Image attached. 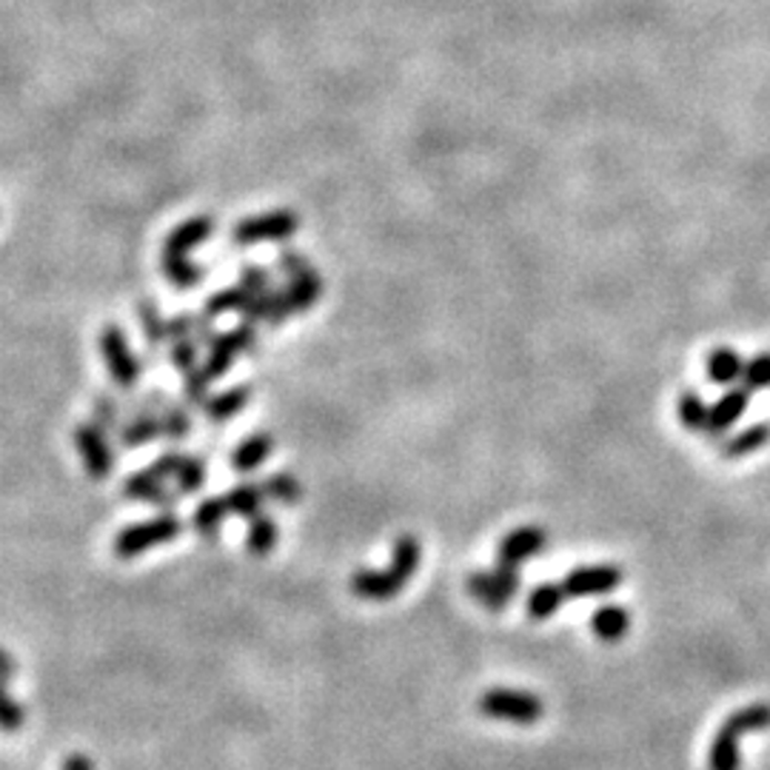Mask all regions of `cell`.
Here are the masks:
<instances>
[{
	"mask_svg": "<svg viewBox=\"0 0 770 770\" xmlns=\"http://www.w3.org/2000/svg\"><path fill=\"white\" fill-rule=\"evenodd\" d=\"M417 566H420V540L406 533L394 542V553H391V566L386 571H374V568H362L351 577V593L369 602H386L394 599L402 588L409 586L414 577Z\"/></svg>",
	"mask_w": 770,
	"mask_h": 770,
	"instance_id": "cell-1",
	"label": "cell"
},
{
	"mask_svg": "<svg viewBox=\"0 0 770 770\" xmlns=\"http://www.w3.org/2000/svg\"><path fill=\"white\" fill-rule=\"evenodd\" d=\"M770 728V704L757 702L748 708H739L737 713L724 719V724L717 731L711 742V757L708 768L711 770H739V739L744 733H757Z\"/></svg>",
	"mask_w": 770,
	"mask_h": 770,
	"instance_id": "cell-2",
	"label": "cell"
},
{
	"mask_svg": "<svg viewBox=\"0 0 770 770\" xmlns=\"http://www.w3.org/2000/svg\"><path fill=\"white\" fill-rule=\"evenodd\" d=\"M480 713L488 719L513 724H533L546 717V704L540 697L528 691H513V688H491L482 693Z\"/></svg>",
	"mask_w": 770,
	"mask_h": 770,
	"instance_id": "cell-3",
	"label": "cell"
},
{
	"mask_svg": "<svg viewBox=\"0 0 770 770\" xmlns=\"http://www.w3.org/2000/svg\"><path fill=\"white\" fill-rule=\"evenodd\" d=\"M180 531H183V522L178 517H171V513H163V517H154V520L123 528L114 537V553H118L120 560H134V557L146 553L149 548L178 540Z\"/></svg>",
	"mask_w": 770,
	"mask_h": 770,
	"instance_id": "cell-4",
	"label": "cell"
},
{
	"mask_svg": "<svg viewBox=\"0 0 770 770\" xmlns=\"http://www.w3.org/2000/svg\"><path fill=\"white\" fill-rule=\"evenodd\" d=\"M300 229V218L289 209L266 211V214H254L249 220H240L231 231V243L234 246H251V243H277V240L291 238L294 231Z\"/></svg>",
	"mask_w": 770,
	"mask_h": 770,
	"instance_id": "cell-5",
	"label": "cell"
},
{
	"mask_svg": "<svg viewBox=\"0 0 770 770\" xmlns=\"http://www.w3.org/2000/svg\"><path fill=\"white\" fill-rule=\"evenodd\" d=\"M100 354L106 360V371L112 374V380L118 382L120 389H134L143 374V366H140L138 354L129 349L126 342L123 329L118 326H106L103 334H100Z\"/></svg>",
	"mask_w": 770,
	"mask_h": 770,
	"instance_id": "cell-6",
	"label": "cell"
},
{
	"mask_svg": "<svg viewBox=\"0 0 770 770\" xmlns=\"http://www.w3.org/2000/svg\"><path fill=\"white\" fill-rule=\"evenodd\" d=\"M568 599L606 597L622 586V568L619 566H580L560 582Z\"/></svg>",
	"mask_w": 770,
	"mask_h": 770,
	"instance_id": "cell-7",
	"label": "cell"
},
{
	"mask_svg": "<svg viewBox=\"0 0 770 770\" xmlns=\"http://www.w3.org/2000/svg\"><path fill=\"white\" fill-rule=\"evenodd\" d=\"M74 446H78V454L83 460L86 471L94 477V480H103L106 474H112L114 468V451L112 442L106 440V431H100L94 422L89 426L74 428Z\"/></svg>",
	"mask_w": 770,
	"mask_h": 770,
	"instance_id": "cell-8",
	"label": "cell"
},
{
	"mask_svg": "<svg viewBox=\"0 0 770 770\" xmlns=\"http://www.w3.org/2000/svg\"><path fill=\"white\" fill-rule=\"evenodd\" d=\"M254 326L243 323L238 326L234 331H229V334L223 337H214V340L209 342V360H206L203 371L214 380V377H223L226 371L231 369V362H234V357L243 354V351H254Z\"/></svg>",
	"mask_w": 770,
	"mask_h": 770,
	"instance_id": "cell-9",
	"label": "cell"
},
{
	"mask_svg": "<svg viewBox=\"0 0 770 770\" xmlns=\"http://www.w3.org/2000/svg\"><path fill=\"white\" fill-rule=\"evenodd\" d=\"M546 546H548L546 528H540V526L513 528L511 533H506V537H502L500 548H497V562H500V566L520 568L522 562H528L531 557H537V553L546 551Z\"/></svg>",
	"mask_w": 770,
	"mask_h": 770,
	"instance_id": "cell-10",
	"label": "cell"
},
{
	"mask_svg": "<svg viewBox=\"0 0 770 770\" xmlns=\"http://www.w3.org/2000/svg\"><path fill=\"white\" fill-rule=\"evenodd\" d=\"M751 406V391L739 386V389L724 391V397H719L711 406V422H708V437H722L728 434V428L737 426L742 420V414Z\"/></svg>",
	"mask_w": 770,
	"mask_h": 770,
	"instance_id": "cell-11",
	"label": "cell"
},
{
	"mask_svg": "<svg viewBox=\"0 0 770 770\" xmlns=\"http://www.w3.org/2000/svg\"><path fill=\"white\" fill-rule=\"evenodd\" d=\"M211 231H214V220L211 218L186 220L178 229H171V234L163 243V254L189 257L191 249H198L200 243H206V240L211 238Z\"/></svg>",
	"mask_w": 770,
	"mask_h": 770,
	"instance_id": "cell-12",
	"label": "cell"
},
{
	"mask_svg": "<svg viewBox=\"0 0 770 770\" xmlns=\"http://www.w3.org/2000/svg\"><path fill=\"white\" fill-rule=\"evenodd\" d=\"M466 586L468 593L488 611H506V606L511 602V593L506 591V586H502L494 571H474L468 577Z\"/></svg>",
	"mask_w": 770,
	"mask_h": 770,
	"instance_id": "cell-13",
	"label": "cell"
},
{
	"mask_svg": "<svg viewBox=\"0 0 770 770\" xmlns=\"http://www.w3.org/2000/svg\"><path fill=\"white\" fill-rule=\"evenodd\" d=\"M123 494L129 497V500H140V502H152V506H163L169 508L171 502H174V497H178V491H169V488L163 486V480H158V477L146 468V471H140V474L129 477L123 486Z\"/></svg>",
	"mask_w": 770,
	"mask_h": 770,
	"instance_id": "cell-14",
	"label": "cell"
},
{
	"mask_svg": "<svg viewBox=\"0 0 770 770\" xmlns=\"http://www.w3.org/2000/svg\"><path fill=\"white\" fill-rule=\"evenodd\" d=\"M286 300H289L291 311L294 314H300V311H309L311 306L320 300V294H323V277L317 274V269L303 271V274L291 277L289 286L283 289Z\"/></svg>",
	"mask_w": 770,
	"mask_h": 770,
	"instance_id": "cell-15",
	"label": "cell"
},
{
	"mask_svg": "<svg viewBox=\"0 0 770 770\" xmlns=\"http://www.w3.org/2000/svg\"><path fill=\"white\" fill-rule=\"evenodd\" d=\"M271 451H274V437L269 431H257V434H251L249 440H243L234 448L231 466H234V471L246 474V471H254L257 466H263Z\"/></svg>",
	"mask_w": 770,
	"mask_h": 770,
	"instance_id": "cell-16",
	"label": "cell"
},
{
	"mask_svg": "<svg viewBox=\"0 0 770 770\" xmlns=\"http://www.w3.org/2000/svg\"><path fill=\"white\" fill-rule=\"evenodd\" d=\"M158 437H163V431H160V414H152V411L143 409L118 428V440L123 448L146 446V442L158 440Z\"/></svg>",
	"mask_w": 770,
	"mask_h": 770,
	"instance_id": "cell-17",
	"label": "cell"
},
{
	"mask_svg": "<svg viewBox=\"0 0 770 770\" xmlns=\"http://www.w3.org/2000/svg\"><path fill=\"white\" fill-rule=\"evenodd\" d=\"M591 628L602 642L613 646V642H619V639L631 631V617H628V611L622 606H602L593 611Z\"/></svg>",
	"mask_w": 770,
	"mask_h": 770,
	"instance_id": "cell-18",
	"label": "cell"
},
{
	"mask_svg": "<svg viewBox=\"0 0 770 770\" xmlns=\"http://www.w3.org/2000/svg\"><path fill=\"white\" fill-rule=\"evenodd\" d=\"M770 442V422H757V426H748L739 434L728 437L722 442V457L724 460H739V457H748L759 448H764Z\"/></svg>",
	"mask_w": 770,
	"mask_h": 770,
	"instance_id": "cell-19",
	"label": "cell"
},
{
	"mask_svg": "<svg viewBox=\"0 0 770 770\" xmlns=\"http://www.w3.org/2000/svg\"><path fill=\"white\" fill-rule=\"evenodd\" d=\"M744 360L733 349H713L708 354V377H711L717 386H733L737 380H742Z\"/></svg>",
	"mask_w": 770,
	"mask_h": 770,
	"instance_id": "cell-20",
	"label": "cell"
},
{
	"mask_svg": "<svg viewBox=\"0 0 770 770\" xmlns=\"http://www.w3.org/2000/svg\"><path fill=\"white\" fill-rule=\"evenodd\" d=\"M249 400H251L249 386H238V389L223 391V394L206 400L203 402L206 417H209L211 422H226V420H231V417H234V414H240V411H243V406Z\"/></svg>",
	"mask_w": 770,
	"mask_h": 770,
	"instance_id": "cell-21",
	"label": "cell"
},
{
	"mask_svg": "<svg viewBox=\"0 0 770 770\" xmlns=\"http://www.w3.org/2000/svg\"><path fill=\"white\" fill-rule=\"evenodd\" d=\"M566 591L557 582H546V586H537L531 593H528V613L537 622H546L551 619L553 613L560 611V606L566 602Z\"/></svg>",
	"mask_w": 770,
	"mask_h": 770,
	"instance_id": "cell-22",
	"label": "cell"
},
{
	"mask_svg": "<svg viewBox=\"0 0 770 770\" xmlns=\"http://www.w3.org/2000/svg\"><path fill=\"white\" fill-rule=\"evenodd\" d=\"M277 537L280 533H277L274 520L266 517V513H257V517H251L249 533H246V551L251 557H269L277 546Z\"/></svg>",
	"mask_w": 770,
	"mask_h": 770,
	"instance_id": "cell-23",
	"label": "cell"
},
{
	"mask_svg": "<svg viewBox=\"0 0 770 770\" xmlns=\"http://www.w3.org/2000/svg\"><path fill=\"white\" fill-rule=\"evenodd\" d=\"M223 500H226V508H229V513H238V517H246V520H251V517H257V513H260V508H263L266 494H263V486L243 482V486L231 488Z\"/></svg>",
	"mask_w": 770,
	"mask_h": 770,
	"instance_id": "cell-24",
	"label": "cell"
},
{
	"mask_svg": "<svg viewBox=\"0 0 770 770\" xmlns=\"http://www.w3.org/2000/svg\"><path fill=\"white\" fill-rule=\"evenodd\" d=\"M160 269H163L166 280L171 286H180V289H189V286H198L203 280L206 269L198 263H191L189 257L178 254H163L160 257Z\"/></svg>",
	"mask_w": 770,
	"mask_h": 770,
	"instance_id": "cell-25",
	"label": "cell"
},
{
	"mask_svg": "<svg viewBox=\"0 0 770 770\" xmlns=\"http://www.w3.org/2000/svg\"><path fill=\"white\" fill-rule=\"evenodd\" d=\"M679 420L691 431H704L708 434V422H711V406L697 394V391H684L677 402Z\"/></svg>",
	"mask_w": 770,
	"mask_h": 770,
	"instance_id": "cell-26",
	"label": "cell"
},
{
	"mask_svg": "<svg viewBox=\"0 0 770 770\" xmlns=\"http://www.w3.org/2000/svg\"><path fill=\"white\" fill-rule=\"evenodd\" d=\"M229 517V508H226L223 497H214V500H206L200 502L198 511H194V531L200 533V537H214V533L220 531V526H223V520Z\"/></svg>",
	"mask_w": 770,
	"mask_h": 770,
	"instance_id": "cell-27",
	"label": "cell"
},
{
	"mask_svg": "<svg viewBox=\"0 0 770 770\" xmlns=\"http://www.w3.org/2000/svg\"><path fill=\"white\" fill-rule=\"evenodd\" d=\"M203 482H206V462L200 460V457H183L178 474H174V491H178V497L194 494V491L203 488Z\"/></svg>",
	"mask_w": 770,
	"mask_h": 770,
	"instance_id": "cell-28",
	"label": "cell"
},
{
	"mask_svg": "<svg viewBox=\"0 0 770 770\" xmlns=\"http://www.w3.org/2000/svg\"><path fill=\"white\" fill-rule=\"evenodd\" d=\"M263 494L280 506H294L303 497V486L291 474H274L263 482Z\"/></svg>",
	"mask_w": 770,
	"mask_h": 770,
	"instance_id": "cell-29",
	"label": "cell"
},
{
	"mask_svg": "<svg viewBox=\"0 0 770 770\" xmlns=\"http://www.w3.org/2000/svg\"><path fill=\"white\" fill-rule=\"evenodd\" d=\"M249 291L246 289H229V291H218V294L211 297L209 303H206V317H218L226 314V311H243V306L249 303Z\"/></svg>",
	"mask_w": 770,
	"mask_h": 770,
	"instance_id": "cell-30",
	"label": "cell"
},
{
	"mask_svg": "<svg viewBox=\"0 0 770 770\" xmlns=\"http://www.w3.org/2000/svg\"><path fill=\"white\" fill-rule=\"evenodd\" d=\"M742 380H744V389L751 391H762L770 389V354L764 351V354H757L753 360L744 362V371H742Z\"/></svg>",
	"mask_w": 770,
	"mask_h": 770,
	"instance_id": "cell-31",
	"label": "cell"
},
{
	"mask_svg": "<svg viewBox=\"0 0 770 770\" xmlns=\"http://www.w3.org/2000/svg\"><path fill=\"white\" fill-rule=\"evenodd\" d=\"M140 323H143V331L152 346H163L169 340V329H166V320L160 317L158 306L140 303Z\"/></svg>",
	"mask_w": 770,
	"mask_h": 770,
	"instance_id": "cell-32",
	"label": "cell"
},
{
	"mask_svg": "<svg viewBox=\"0 0 770 770\" xmlns=\"http://www.w3.org/2000/svg\"><path fill=\"white\" fill-rule=\"evenodd\" d=\"M171 366L183 374L198 369V342H191V337L171 342Z\"/></svg>",
	"mask_w": 770,
	"mask_h": 770,
	"instance_id": "cell-33",
	"label": "cell"
},
{
	"mask_svg": "<svg viewBox=\"0 0 770 770\" xmlns=\"http://www.w3.org/2000/svg\"><path fill=\"white\" fill-rule=\"evenodd\" d=\"M23 719H27V713H23L20 702H14V699L0 688V728L7 733H18L20 728H23Z\"/></svg>",
	"mask_w": 770,
	"mask_h": 770,
	"instance_id": "cell-34",
	"label": "cell"
},
{
	"mask_svg": "<svg viewBox=\"0 0 770 770\" xmlns=\"http://www.w3.org/2000/svg\"><path fill=\"white\" fill-rule=\"evenodd\" d=\"M189 414H186L183 409L160 411V431H163V437H169V440H183V437L189 434Z\"/></svg>",
	"mask_w": 770,
	"mask_h": 770,
	"instance_id": "cell-35",
	"label": "cell"
},
{
	"mask_svg": "<svg viewBox=\"0 0 770 770\" xmlns=\"http://www.w3.org/2000/svg\"><path fill=\"white\" fill-rule=\"evenodd\" d=\"M209 382L211 377L206 374L203 369H194L186 374V400L191 402V406H203L206 400H209Z\"/></svg>",
	"mask_w": 770,
	"mask_h": 770,
	"instance_id": "cell-36",
	"label": "cell"
},
{
	"mask_svg": "<svg viewBox=\"0 0 770 770\" xmlns=\"http://www.w3.org/2000/svg\"><path fill=\"white\" fill-rule=\"evenodd\" d=\"M92 420L100 431H109V428H120V411L112 400H98L92 409Z\"/></svg>",
	"mask_w": 770,
	"mask_h": 770,
	"instance_id": "cell-37",
	"label": "cell"
},
{
	"mask_svg": "<svg viewBox=\"0 0 770 770\" xmlns=\"http://www.w3.org/2000/svg\"><path fill=\"white\" fill-rule=\"evenodd\" d=\"M240 289H246L249 294H260V291H269V274L257 266L240 271Z\"/></svg>",
	"mask_w": 770,
	"mask_h": 770,
	"instance_id": "cell-38",
	"label": "cell"
},
{
	"mask_svg": "<svg viewBox=\"0 0 770 770\" xmlns=\"http://www.w3.org/2000/svg\"><path fill=\"white\" fill-rule=\"evenodd\" d=\"M183 457L186 454H174V451H169V454H163L160 457L154 466H149V471H152L158 480H174V474H178V468H180V462H183Z\"/></svg>",
	"mask_w": 770,
	"mask_h": 770,
	"instance_id": "cell-39",
	"label": "cell"
},
{
	"mask_svg": "<svg viewBox=\"0 0 770 770\" xmlns=\"http://www.w3.org/2000/svg\"><path fill=\"white\" fill-rule=\"evenodd\" d=\"M166 329H169V340H186V337H191V331L198 329V323H194V317L189 314H180V317H171V320H166Z\"/></svg>",
	"mask_w": 770,
	"mask_h": 770,
	"instance_id": "cell-40",
	"label": "cell"
},
{
	"mask_svg": "<svg viewBox=\"0 0 770 770\" xmlns=\"http://www.w3.org/2000/svg\"><path fill=\"white\" fill-rule=\"evenodd\" d=\"M280 269H283V274L291 280V277L309 271L311 263L303 254H297V251H283V254H280Z\"/></svg>",
	"mask_w": 770,
	"mask_h": 770,
	"instance_id": "cell-41",
	"label": "cell"
},
{
	"mask_svg": "<svg viewBox=\"0 0 770 770\" xmlns=\"http://www.w3.org/2000/svg\"><path fill=\"white\" fill-rule=\"evenodd\" d=\"M60 770H94V762L89 757H83V753H72V757L63 759Z\"/></svg>",
	"mask_w": 770,
	"mask_h": 770,
	"instance_id": "cell-42",
	"label": "cell"
},
{
	"mask_svg": "<svg viewBox=\"0 0 770 770\" xmlns=\"http://www.w3.org/2000/svg\"><path fill=\"white\" fill-rule=\"evenodd\" d=\"M14 673V662H12V657H9L7 651H0V684L7 682L9 677Z\"/></svg>",
	"mask_w": 770,
	"mask_h": 770,
	"instance_id": "cell-43",
	"label": "cell"
}]
</instances>
